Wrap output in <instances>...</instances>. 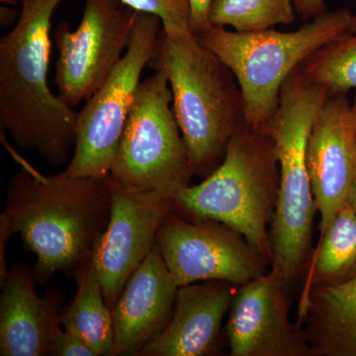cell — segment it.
<instances>
[{"mask_svg": "<svg viewBox=\"0 0 356 356\" xmlns=\"http://www.w3.org/2000/svg\"><path fill=\"white\" fill-rule=\"evenodd\" d=\"M18 159L3 213L36 255L35 280L43 284L56 273L76 280L108 225V177H74L65 172L47 177Z\"/></svg>", "mask_w": 356, "mask_h": 356, "instance_id": "1", "label": "cell"}, {"mask_svg": "<svg viewBox=\"0 0 356 356\" xmlns=\"http://www.w3.org/2000/svg\"><path fill=\"white\" fill-rule=\"evenodd\" d=\"M63 1L20 0L17 22L0 39V126L56 168L74 151L77 119L48 83L51 19Z\"/></svg>", "mask_w": 356, "mask_h": 356, "instance_id": "2", "label": "cell"}, {"mask_svg": "<svg viewBox=\"0 0 356 356\" xmlns=\"http://www.w3.org/2000/svg\"><path fill=\"white\" fill-rule=\"evenodd\" d=\"M152 62L168 76L192 172L206 177L221 163L229 140L245 123L238 81L193 32L163 28Z\"/></svg>", "mask_w": 356, "mask_h": 356, "instance_id": "3", "label": "cell"}, {"mask_svg": "<svg viewBox=\"0 0 356 356\" xmlns=\"http://www.w3.org/2000/svg\"><path fill=\"white\" fill-rule=\"evenodd\" d=\"M329 95L327 89L309 81L299 67L283 86L275 114L261 129L273 140L280 165V189L270 226L271 266L280 271L290 287L314 252L312 235L317 207L307 165V145Z\"/></svg>", "mask_w": 356, "mask_h": 356, "instance_id": "4", "label": "cell"}, {"mask_svg": "<svg viewBox=\"0 0 356 356\" xmlns=\"http://www.w3.org/2000/svg\"><path fill=\"white\" fill-rule=\"evenodd\" d=\"M278 189L280 165L273 140L245 122L229 140L221 163L201 184L182 189L175 199V209L236 229L271 266L270 226Z\"/></svg>", "mask_w": 356, "mask_h": 356, "instance_id": "5", "label": "cell"}, {"mask_svg": "<svg viewBox=\"0 0 356 356\" xmlns=\"http://www.w3.org/2000/svg\"><path fill=\"white\" fill-rule=\"evenodd\" d=\"M353 14L348 8L325 11L289 32L210 26L193 33L233 72L242 92L245 122L261 130L275 114L289 76L316 51L348 33Z\"/></svg>", "mask_w": 356, "mask_h": 356, "instance_id": "6", "label": "cell"}, {"mask_svg": "<svg viewBox=\"0 0 356 356\" xmlns=\"http://www.w3.org/2000/svg\"><path fill=\"white\" fill-rule=\"evenodd\" d=\"M193 175L168 76L156 70L140 83L109 177L128 188L175 201Z\"/></svg>", "mask_w": 356, "mask_h": 356, "instance_id": "7", "label": "cell"}, {"mask_svg": "<svg viewBox=\"0 0 356 356\" xmlns=\"http://www.w3.org/2000/svg\"><path fill=\"white\" fill-rule=\"evenodd\" d=\"M163 23L138 13L127 51L108 79L77 112L76 142L64 170L74 177H106L135 102L143 72L153 60Z\"/></svg>", "mask_w": 356, "mask_h": 356, "instance_id": "8", "label": "cell"}, {"mask_svg": "<svg viewBox=\"0 0 356 356\" xmlns=\"http://www.w3.org/2000/svg\"><path fill=\"white\" fill-rule=\"evenodd\" d=\"M137 14L119 0H86L74 31L65 21L58 24L55 84L67 106L86 102L108 79L127 51Z\"/></svg>", "mask_w": 356, "mask_h": 356, "instance_id": "9", "label": "cell"}, {"mask_svg": "<svg viewBox=\"0 0 356 356\" xmlns=\"http://www.w3.org/2000/svg\"><path fill=\"white\" fill-rule=\"evenodd\" d=\"M191 218L173 207L156 236L178 286L211 280L240 286L268 271L259 250L240 232L214 220Z\"/></svg>", "mask_w": 356, "mask_h": 356, "instance_id": "10", "label": "cell"}, {"mask_svg": "<svg viewBox=\"0 0 356 356\" xmlns=\"http://www.w3.org/2000/svg\"><path fill=\"white\" fill-rule=\"evenodd\" d=\"M108 180L111 213L93 259L105 301L112 310L131 276L153 250L159 227L175 201L128 188L109 175Z\"/></svg>", "mask_w": 356, "mask_h": 356, "instance_id": "11", "label": "cell"}, {"mask_svg": "<svg viewBox=\"0 0 356 356\" xmlns=\"http://www.w3.org/2000/svg\"><path fill=\"white\" fill-rule=\"evenodd\" d=\"M290 287L276 267L236 288L226 336L232 356H311L303 327L290 322Z\"/></svg>", "mask_w": 356, "mask_h": 356, "instance_id": "12", "label": "cell"}, {"mask_svg": "<svg viewBox=\"0 0 356 356\" xmlns=\"http://www.w3.org/2000/svg\"><path fill=\"white\" fill-rule=\"evenodd\" d=\"M307 165L320 213L321 238L346 205L356 178V149L348 93H330L325 99L309 135Z\"/></svg>", "mask_w": 356, "mask_h": 356, "instance_id": "13", "label": "cell"}, {"mask_svg": "<svg viewBox=\"0 0 356 356\" xmlns=\"http://www.w3.org/2000/svg\"><path fill=\"white\" fill-rule=\"evenodd\" d=\"M178 287L156 243L112 309L113 356H139L165 331L172 317Z\"/></svg>", "mask_w": 356, "mask_h": 356, "instance_id": "14", "label": "cell"}, {"mask_svg": "<svg viewBox=\"0 0 356 356\" xmlns=\"http://www.w3.org/2000/svg\"><path fill=\"white\" fill-rule=\"evenodd\" d=\"M236 287L220 280L178 287L170 323L139 356L216 355L221 344L222 322L229 314Z\"/></svg>", "mask_w": 356, "mask_h": 356, "instance_id": "15", "label": "cell"}, {"mask_svg": "<svg viewBox=\"0 0 356 356\" xmlns=\"http://www.w3.org/2000/svg\"><path fill=\"white\" fill-rule=\"evenodd\" d=\"M34 271L14 264L2 285L0 298V355H50L51 339L60 325L64 295L49 290L39 296Z\"/></svg>", "mask_w": 356, "mask_h": 356, "instance_id": "16", "label": "cell"}, {"mask_svg": "<svg viewBox=\"0 0 356 356\" xmlns=\"http://www.w3.org/2000/svg\"><path fill=\"white\" fill-rule=\"evenodd\" d=\"M298 324L311 356H356V276L301 294Z\"/></svg>", "mask_w": 356, "mask_h": 356, "instance_id": "17", "label": "cell"}, {"mask_svg": "<svg viewBox=\"0 0 356 356\" xmlns=\"http://www.w3.org/2000/svg\"><path fill=\"white\" fill-rule=\"evenodd\" d=\"M76 281V296L62 312L60 325L83 339L97 356H113V315L105 301L93 254Z\"/></svg>", "mask_w": 356, "mask_h": 356, "instance_id": "18", "label": "cell"}, {"mask_svg": "<svg viewBox=\"0 0 356 356\" xmlns=\"http://www.w3.org/2000/svg\"><path fill=\"white\" fill-rule=\"evenodd\" d=\"M356 276V213L344 205L312 254L302 294L318 285H336Z\"/></svg>", "mask_w": 356, "mask_h": 356, "instance_id": "19", "label": "cell"}, {"mask_svg": "<svg viewBox=\"0 0 356 356\" xmlns=\"http://www.w3.org/2000/svg\"><path fill=\"white\" fill-rule=\"evenodd\" d=\"M296 21L293 0H212L211 26L234 31L257 32L289 25Z\"/></svg>", "mask_w": 356, "mask_h": 356, "instance_id": "20", "label": "cell"}, {"mask_svg": "<svg viewBox=\"0 0 356 356\" xmlns=\"http://www.w3.org/2000/svg\"><path fill=\"white\" fill-rule=\"evenodd\" d=\"M304 76L329 93L356 89V34L346 33L316 51L300 67Z\"/></svg>", "mask_w": 356, "mask_h": 356, "instance_id": "21", "label": "cell"}, {"mask_svg": "<svg viewBox=\"0 0 356 356\" xmlns=\"http://www.w3.org/2000/svg\"><path fill=\"white\" fill-rule=\"evenodd\" d=\"M137 13L153 14L170 31L193 32L191 6L187 0H119Z\"/></svg>", "mask_w": 356, "mask_h": 356, "instance_id": "22", "label": "cell"}, {"mask_svg": "<svg viewBox=\"0 0 356 356\" xmlns=\"http://www.w3.org/2000/svg\"><path fill=\"white\" fill-rule=\"evenodd\" d=\"M50 355L97 356L83 339L63 327H58L51 339Z\"/></svg>", "mask_w": 356, "mask_h": 356, "instance_id": "23", "label": "cell"}, {"mask_svg": "<svg viewBox=\"0 0 356 356\" xmlns=\"http://www.w3.org/2000/svg\"><path fill=\"white\" fill-rule=\"evenodd\" d=\"M14 231L8 217L2 212L0 215V286L6 282L9 268L7 266L6 250L8 238L14 235Z\"/></svg>", "mask_w": 356, "mask_h": 356, "instance_id": "24", "label": "cell"}, {"mask_svg": "<svg viewBox=\"0 0 356 356\" xmlns=\"http://www.w3.org/2000/svg\"><path fill=\"white\" fill-rule=\"evenodd\" d=\"M191 6L192 31L210 27L209 11L212 0H187Z\"/></svg>", "mask_w": 356, "mask_h": 356, "instance_id": "25", "label": "cell"}, {"mask_svg": "<svg viewBox=\"0 0 356 356\" xmlns=\"http://www.w3.org/2000/svg\"><path fill=\"white\" fill-rule=\"evenodd\" d=\"M296 13L304 20L314 19L327 11L325 0H293Z\"/></svg>", "mask_w": 356, "mask_h": 356, "instance_id": "26", "label": "cell"}, {"mask_svg": "<svg viewBox=\"0 0 356 356\" xmlns=\"http://www.w3.org/2000/svg\"><path fill=\"white\" fill-rule=\"evenodd\" d=\"M346 205H348L353 212L356 213V178L351 186L350 193H348Z\"/></svg>", "mask_w": 356, "mask_h": 356, "instance_id": "27", "label": "cell"}, {"mask_svg": "<svg viewBox=\"0 0 356 356\" xmlns=\"http://www.w3.org/2000/svg\"><path fill=\"white\" fill-rule=\"evenodd\" d=\"M351 120H353V140L356 149V92L355 99L351 102Z\"/></svg>", "mask_w": 356, "mask_h": 356, "instance_id": "28", "label": "cell"}, {"mask_svg": "<svg viewBox=\"0 0 356 356\" xmlns=\"http://www.w3.org/2000/svg\"><path fill=\"white\" fill-rule=\"evenodd\" d=\"M348 33L356 34V13L353 14L351 17L350 28H348Z\"/></svg>", "mask_w": 356, "mask_h": 356, "instance_id": "29", "label": "cell"}]
</instances>
